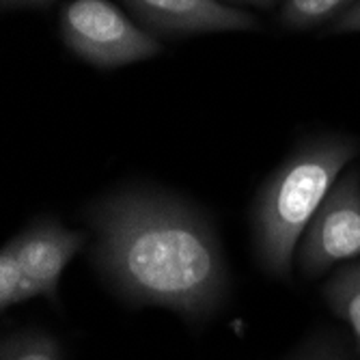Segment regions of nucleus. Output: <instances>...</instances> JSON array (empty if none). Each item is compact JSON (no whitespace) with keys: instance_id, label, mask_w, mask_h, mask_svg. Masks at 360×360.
I'll return each mask as SVG.
<instances>
[{"instance_id":"423d86ee","label":"nucleus","mask_w":360,"mask_h":360,"mask_svg":"<svg viewBox=\"0 0 360 360\" xmlns=\"http://www.w3.org/2000/svg\"><path fill=\"white\" fill-rule=\"evenodd\" d=\"M141 24L165 35L252 30L257 18L220 0H123Z\"/></svg>"},{"instance_id":"9d476101","label":"nucleus","mask_w":360,"mask_h":360,"mask_svg":"<svg viewBox=\"0 0 360 360\" xmlns=\"http://www.w3.org/2000/svg\"><path fill=\"white\" fill-rule=\"evenodd\" d=\"M24 281V270L18 252L15 240L5 244L0 250V309H9L11 304H18V296Z\"/></svg>"},{"instance_id":"4468645a","label":"nucleus","mask_w":360,"mask_h":360,"mask_svg":"<svg viewBox=\"0 0 360 360\" xmlns=\"http://www.w3.org/2000/svg\"><path fill=\"white\" fill-rule=\"evenodd\" d=\"M233 3H246V5L261 7V9H270V7H274L278 3V0H233Z\"/></svg>"},{"instance_id":"39448f33","label":"nucleus","mask_w":360,"mask_h":360,"mask_svg":"<svg viewBox=\"0 0 360 360\" xmlns=\"http://www.w3.org/2000/svg\"><path fill=\"white\" fill-rule=\"evenodd\" d=\"M18 244L24 281L18 296V304L35 296L56 300L58 281L74 255H78L86 242V233L65 229L52 218L37 220L24 233L13 238Z\"/></svg>"},{"instance_id":"7ed1b4c3","label":"nucleus","mask_w":360,"mask_h":360,"mask_svg":"<svg viewBox=\"0 0 360 360\" xmlns=\"http://www.w3.org/2000/svg\"><path fill=\"white\" fill-rule=\"evenodd\" d=\"M60 39L95 68H123L162 52L160 41L110 0H74L60 11Z\"/></svg>"},{"instance_id":"6e6552de","label":"nucleus","mask_w":360,"mask_h":360,"mask_svg":"<svg viewBox=\"0 0 360 360\" xmlns=\"http://www.w3.org/2000/svg\"><path fill=\"white\" fill-rule=\"evenodd\" d=\"M356 0H285L281 18L289 28H313L341 15Z\"/></svg>"},{"instance_id":"20e7f679","label":"nucleus","mask_w":360,"mask_h":360,"mask_svg":"<svg viewBox=\"0 0 360 360\" xmlns=\"http://www.w3.org/2000/svg\"><path fill=\"white\" fill-rule=\"evenodd\" d=\"M360 257V175L349 171L330 188L300 240V268L317 276L339 261Z\"/></svg>"},{"instance_id":"f8f14e48","label":"nucleus","mask_w":360,"mask_h":360,"mask_svg":"<svg viewBox=\"0 0 360 360\" xmlns=\"http://www.w3.org/2000/svg\"><path fill=\"white\" fill-rule=\"evenodd\" d=\"M52 3V0H3V5L9 7H35V5H46Z\"/></svg>"},{"instance_id":"f03ea898","label":"nucleus","mask_w":360,"mask_h":360,"mask_svg":"<svg viewBox=\"0 0 360 360\" xmlns=\"http://www.w3.org/2000/svg\"><path fill=\"white\" fill-rule=\"evenodd\" d=\"M358 147L349 139L323 136L293 151L259 190L252 210L257 257L268 272L285 276L296 244L337 184Z\"/></svg>"},{"instance_id":"1a4fd4ad","label":"nucleus","mask_w":360,"mask_h":360,"mask_svg":"<svg viewBox=\"0 0 360 360\" xmlns=\"http://www.w3.org/2000/svg\"><path fill=\"white\" fill-rule=\"evenodd\" d=\"M0 360H63V352L50 335L22 333L3 341Z\"/></svg>"},{"instance_id":"ddd939ff","label":"nucleus","mask_w":360,"mask_h":360,"mask_svg":"<svg viewBox=\"0 0 360 360\" xmlns=\"http://www.w3.org/2000/svg\"><path fill=\"white\" fill-rule=\"evenodd\" d=\"M302 360H343L341 356H337L330 349H319V352H311L309 356H304Z\"/></svg>"},{"instance_id":"9b49d317","label":"nucleus","mask_w":360,"mask_h":360,"mask_svg":"<svg viewBox=\"0 0 360 360\" xmlns=\"http://www.w3.org/2000/svg\"><path fill=\"white\" fill-rule=\"evenodd\" d=\"M333 32H360V0L333 20Z\"/></svg>"},{"instance_id":"0eeeda50","label":"nucleus","mask_w":360,"mask_h":360,"mask_svg":"<svg viewBox=\"0 0 360 360\" xmlns=\"http://www.w3.org/2000/svg\"><path fill=\"white\" fill-rule=\"evenodd\" d=\"M326 300L349 326L360 345V261L339 270L326 285Z\"/></svg>"},{"instance_id":"f257e3e1","label":"nucleus","mask_w":360,"mask_h":360,"mask_svg":"<svg viewBox=\"0 0 360 360\" xmlns=\"http://www.w3.org/2000/svg\"><path fill=\"white\" fill-rule=\"evenodd\" d=\"M93 261L134 304L165 307L190 319L222 302L229 272L212 224L171 194L123 190L89 212Z\"/></svg>"}]
</instances>
